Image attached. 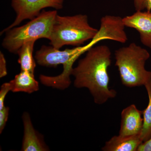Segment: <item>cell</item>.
<instances>
[{
  "label": "cell",
  "instance_id": "6da1fadb",
  "mask_svg": "<svg viewBox=\"0 0 151 151\" xmlns=\"http://www.w3.org/2000/svg\"><path fill=\"white\" fill-rule=\"evenodd\" d=\"M111 63V50L108 46L92 47L72 70L74 86L88 89L94 103L99 105L114 98L117 94L115 90L109 87L108 68Z\"/></svg>",
  "mask_w": 151,
  "mask_h": 151
},
{
  "label": "cell",
  "instance_id": "7a4b0ae2",
  "mask_svg": "<svg viewBox=\"0 0 151 151\" xmlns=\"http://www.w3.org/2000/svg\"><path fill=\"white\" fill-rule=\"evenodd\" d=\"M89 45L76 47L73 49L60 50L53 47L42 45L36 52L35 58L39 65L46 67H56L62 64V73L55 76L41 75L40 80L42 84L60 89H64L70 86L73 65L80 55L91 48Z\"/></svg>",
  "mask_w": 151,
  "mask_h": 151
},
{
  "label": "cell",
  "instance_id": "3957f363",
  "mask_svg": "<svg viewBox=\"0 0 151 151\" xmlns=\"http://www.w3.org/2000/svg\"><path fill=\"white\" fill-rule=\"evenodd\" d=\"M116 63L122 84L128 87L145 86L151 80V71L145 65L149 52L135 43L118 49L115 52Z\"/></svg>",
  "mask_w": 151,
  "mask_h": 151
},
{
  "label": "cell",
  "instance_id": "277c9868",
  "mask_svg": "<svg viewBox=\"0 0 151 151\" xmlns=\"http://www.w3.org/2000/svg\"><path fill=\"white\" fill-rule=\"evenodd\" d=\"M98 30L88 22L86 15L60 16L55 18L49 40L55 48L60 49L64 45L78 47L88 40H92Z\"/></svg>",
  "mask_w": 151,
  "mask_h": 151
},
{
  "label": "cell",
  "instance_id": "5b68a950",
  "mask_svg": "<svg viewBox=\"0 0 151 151\" xmlns=\"http://www.w3.org/2000/svg\"><path fill=\"white\" fill-rule=\"evenodd\" d=\"M57 12L42 11L26 24L6 31L2 45L11 53L17 54L24 44L41 38L49 40Z\"/></svg>",
  "mask_w": 151,
  "mask_h": 151
},
{
  "label": "cell",
  "instance_id": "8992f818",
  "mask_svg": "<svg viewBox=\"0 0 151 151\" xmlns=\"http://www.w3.org/2000/svg\"><path fill=\"white\" fill-rule=\"evenodd\" d=\"M63 2L64 0H12V6L16 13V18L12 24L1 32V35L24 20H31L37 17L44 9L51 7L61 9Z\"/></svg>",
  "mask_w": 151,
  "mask_h": 151
},
{
  "label": "cell",
  "instance_id": "52a82bcc",
  "mask_svg": "<svg viewBox=\"0 0 151 151\" xmlns=\"http://www.w3.org/2000/svg\"><path fill=\"white\" fill-rule=\"evenodd\" d=\"M123 18L113 15H106L100 20V29L89 44L91 47L103 40H111L120 43H125L128 37L125 31Z\"/></svg>",
  "mask_w": 151,
  "mask_h": 151
},
{
  "label": "cell",
  "instance_id": "ba28073f",
  "mask_svg": "<svg viewBox=\"0 0 151 151\" xmlns=\"http://www.w3.org/2000/svg\"><path fill=\"white\" fill-rule=\"evenodd\" d=\"M123 19L125 26L137 31L142 44L151 49V12L136 11Z\"/></svg>",
  "mask_w": 151,
  "mask_h": 151
},
{
  "label": "cell",
  "instance_id": "9c48e42d",
  "mask_svg": "<svg viewBox=\"0 0 151 151\" xmlns=\"http://www.w3.org/2000/svg\"><path fill=\"white\" fill-rule=\"evenodd\" d=\"M142 111L132 104L124 108L122 112V120L119 135L122 137L140 134L142 129Z\"/></svg>",
  "mask_w": 151,
  "mask_h": 151
},
{
  "label": "cell",
  "instance_id": "30bf717a",
  "mask_svg": "<svg viewBox=\"0 0 151 151\" xmlns=\"http://www.w3.org/2000/svg\"><path fill=\"white\" fill-rule=\"evenodd\" d=\"M24 126V136L22 151H45L49 150L41 136H39L33 126L29 114L27 112L22 116Z\"/></svg>",
  "mask_w": 151,
  "mask_h": 151
},
{
  "label": "cell",
  "instance_id": "8fae6325",
  "mask_svg": "<svg viewBox=\"0 0 151 151\" xmlns=\"http://www.w3.org/2000/svg\"><path fill=\"white\" fill-rule=\"evenodd\" d=\"M143 143L140 135L122 137L115 136L106 142L103 151H136Z\"/></svg>",
  "mask_w": 151,
  "mask_h": 151
},
{
  "label": "cell",
  "instance_id": "7c38bea8",
  "mask_svg": "<svg viewBox=\"0 0 151 151\" xmlns=\"http://www.w3.org/2000/svg\"><path fill=\"white\" fill-rule=\"evenodd\" d=\"M9 82L12 86L11 91L13 92L32 93L39 89V83L35 78L34 74L25 70H21Z\"/></svg>",
  "mask_w": 151,
  "mask_h": 151
},
{
  "label": "cell",
  "instance_id": "4fadbf2b",
  "mask_svg": "<svg viewBox=\"0 0 151 151\" xmlns=\"http://www.w3.org/2000/svg\"><path fill=\"white\" fill-rule=\"evenodd\" d=\"M36 41L27 42L23 45L17 52L18 61L20 65L21 70H25L34 74L36 65L33 56L34 46Z\"/></svg>",
  "mask_w": 151,
  "mask_h": 151
},
{
  "label": "cell",
  "instance_id": "5bb4252c",
  "mask_svg": "<svg viewBox=\"0 0 151 151\" xmlns=\"http://www.w3.org/2000/svg\"><path fill=\"white\" fill-rule=\"evenodd\" d=\"M149 97L148 105L142 111L143 124L140 137L143 142L148 140L151 138V80L145 85Z\"/></svg>",
  "mask_w": 151,
  "mask_h": 151
},
{
  "label": "cell",
  "instance_id": "9a60e30c",
  "mask_svg": "<svg viewBox=\"0 0 151 151\" xmlns=\"http://www.w3.org/2000/svg\"><path fill=\"white\" fill-rule=\"evenodd\" d=\"M136 11L151 12V0H133Z\"/></svg>",
  "mask_w": 151,
  "mask_h": 151
},
{
  "label": "cell",
  "instance_id": "2e32d148",
  "mask_svg": "<svg viewBox=\"0 0 151 151\" xmlns=\"http://www.w3.org/2000/svg\"><path fill=\"white\" fill-rule=\"evenodd\" d=\"M12 90V86L10 82L4 83L1 86L0 91V110H1L5 105L4 104L6 95L9 91Z\"/></svg>",
  "mask_w": 151,
  "mask_h": 151
},
{
  "label": "cell",
  "instance_id": "e0dca14e",
  "mask_svg": "<svg viewBox=\"0 0 151 151\" xmlns=\"http://www.w3.org/2000/svg\"><path fill=\"white\" fill-rule=\"evenodd\" d=\"M9 111V108L5 106L0 110V134H1L5 127L8 119Z\"/></svg>",
  "mask_w": 151,
  "mask_h": 151
},
{
  "label": "cell",
  "instance_id": "ac0fdd59",
  "mask_svg": "<svg viewBox=\"0 0 151 151\" xmlns=\"http://www.w3.org/2000/svg\"><path fill=\"white\" fill-rule=\"evenodd\" d=\"M7 74L6 67V60L4 55L0 52V77H4Z\"/></svg>",
  "mask_w": 151,
  "mask_h": 151
},
{
  "label": "cell",
  "instance_id": "d6986e66",
  "mask_svg": "<svg viewBox=\"0 0 151 151\" xmlns=\"http://www.w3.org/2000/svg\"><path fill=\"white\" fill-rule=\"evenodd\" d=\"M137 151H151V138L139 146Z\"/></svg>",
  "mask_w": 151,
  "mask_h": 151
}]
</instances>
